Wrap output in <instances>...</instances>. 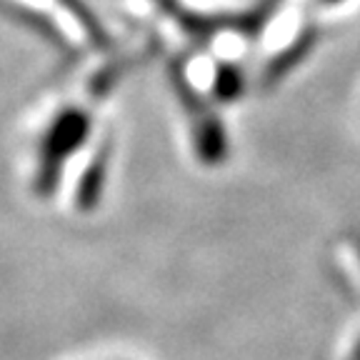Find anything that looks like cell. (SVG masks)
Here are the masks:
<instances>
[{"mask_svg":"<svg viewBox=\"0 0 360 360\" xmlns=\"http://www.w3.org/2000/svg\"><path fill=\"white\" fill-rule=\"evenodd\" d=\"M88 133V118L83 112H68L53 125L48 141H45V168L43 183H53V175L63 165V158L83 146V138Z\"/></svg>","mask_w":360,"mask_h":360,"instance_id":"cell-1","label":"cell"},{"mask_svg":"<svg viewBox=\"0 0 360 360\" xmlns=\"http://www.w3.org/2000/svg\"><path fill=\"white\" fill-rule=\"evenodd\" d=\"M103 186V173H101V163H96L93 168L85 173V183H80V191H78V205L83 208H90L93 202H96L98 193H101Z\"/></svg>","mask_w":360,"mask_h":360,"instance_id":"cell-2","label":"cell"}]
</instances>
